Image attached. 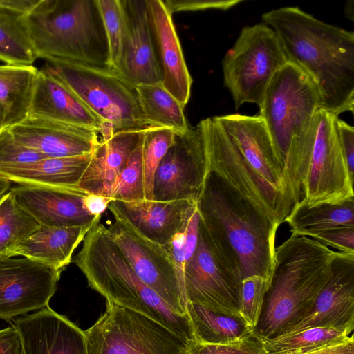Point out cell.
Wrapping results in <instances>:
<instances>
[{
    "label": "cell",
    "instance_id": "cell-8",
    "mask_svg": "<svg viewBox=\"0 0 354 354\" xmlns=\"http://www.w3.org/2000/svg\"><path fill=\"white\" fill-rule=\"evenodd\" d=\"M287 62L271 27L263 22L244 27L222 62L224 85L235 108L246 102L259 107L271 80Z\"/></svg>",
    "mask_w": 354,
    "mask_h": 354
},
{
    "label": "cell",
    "instance_id": "cell-46",
    "mask_svg": "<svg viewBox=\"0 0 354 354\" xmlns=\"http://www.w3.org/2000/svg\"><path fill=\"white\" fill-rule=\"evenodd\" d=\"M111 201L110 198L88 194L84 199V205L90 214L95 216H101L102 213L108 207Z\"/></svg>",
    "mask_w": 354,
    "mask_h": 354
},
{
    "label": "cell",
    "instance_id": "cell-15",
    "mask_svg": "<svg viewBox=\"0 0 354 354\" xmlns=\"http://www.w3.org/2000/svg\"><path fill=\"white\" fill-rule=\"evenodd\" d=\"M61 272L26 257L0 256V318L10 322L48 306Z\"/></svg>",
    "mask_w": 354,
    "mask_h": 354
},
{
    "label": "cell",
    "instance_id": "cell-24",
    "mask_svg": "<svg viewBox=\"0 0 354 354\" xmlns=\"http://www.w3.org/2000/svg\"><path fill=\"white\" fill-rule=\"evenodd\" d=\"M143 131H120L101 140L92 152L78 187L87 194L111 198L121 171L142 140Z\"/></svg>",
    "mask_w": 354,
    "mask_h": 354
},
{
    "label": "cell",
    "instance_id": "cell-41",
    "mask_svg": "<svg viewBox=\"0 0 354 354\" xmlns=\"http://www.w3.org/2000/svg\"><path fill=\"white\" fill-rule=\"evenodd\" d=\"M341 252L354 254V227H342L310 234L307 236Z\"/></svg>",
    "mask_w": 354,
    "mask_h": 354
},
{
    "label": "cell",
    "instance_id": "cell-7",
    "mask_svg": "<svg viewBox=\"0 0 354 354\" xmlns=\"http://www.w3.org/2000/svg\"><path fill=\"white\" fill-rule=\"evenodd\" d=\"M266 200L274 223L279 227L293 201L284 164L267 128L258 115L239 113L215 116Z\"/></svg>",
    "mask_w": 354,
    "mask_h": 354
},
{
    "label": "cell",
    "instance_id": "cell-44",
    "mask_svg": "<svg viewBox=\"0 0 354 354\" xmlns=\"http://www.w3.org/2000/svg\"><path fill=\"white\" fill-rule=\"evenodd\" d=\"M0 354H24L21 337L13 324L0 330Z\"/></svg>",
    "mask_w": 354,
    "mask_h": 354
},
{
    "label": "cell",
    "instance_id": "cell-3",
    "mask_svg": "<svg viewBox=\"0 0 354 354\" xmlns=\"http://www.w3.org/2000/svg\"><path fill=\"white\" fill-rule=\"evenodd\" d=\"M336 252L295 234L276 248L273 274L254 330L261 339L285 334L308 314L329 279Z\"/></svg>",
    "mask_w": 354,
    "mask_h": 354
},
{
    "label": "cell",
    "instance_id": "cell-26",
    "mask_svg": "<svg viewBox=\"0 0 354 354\" xmlns=\"http://www.w3.org/2000/svg\"><path fill=\"white\" fill-rule=\"evenodd\" d=\"M93 226L56 227L40 225L10 252L9 257L21 255L62 271L71 262L74 250Z\"/></svg>",
    "mask_w": 354,
    "mask_h": 354
},
{
    "label": "cell",
    "instance_id": "cell-38",
    "mask_svg": "<svg viewBox=\"0 0 354 354\" xmlns=\"http://www.w3.org/2000/svg\"><path fill=\"white\" fill-rule=\"evenodd\" d=\"M269 285L265 278L258 275L246 277L241 282L239 316L254 330L259 323Z\"/></svg>",
    "mask_w": 354,
    "mask_h": 354
},
{
    "label": "cell",
    "instance_id": "cell-12",
    "mask_svg": "<svg viewBox=\"0 0 354 354\" xmlns=\"http://www.w3.org/2000/svg\"><path fill=\"white\" fill-rule=\"evenodd\" d=\"M108 233L138 277L176 313L185 316L187 297L165 246L140 233L124 218L112 214Z\"/></svg>",
    "mask_w": 354,
    "mask_h": 354
},
{
    "label": "cell",
    "instance_id": "cell-27",
    "mask_svg": "<svg viewBox=\"0 0 354 354\" xmlns=\"http://www.w3.org/2000/svg\"><path fill=\"white\" fill-rule=\"evenodd\" d=\"M38 71L34 66L0 65V118L3 128H10L28 115Z\"/></svg>",
    "mask_w": 354,
    "mask_h": 354
},
{
    "label": "cell",
    "instance_id": "cell-23",
    "mask_svg": "<svg viewBox=\"0 0 354 354\" xmlns=\"http://www.w3.org/2000/svg\"><path fill=\"white\" fill-rule=\"evenodd\" d=\"M195 201L142 200L111 201L108 209L131 223L149 240L165 246L182 227L187 212Z\"/></svg>",
    "mask_w": 354,
    "mask_h": 354
},
{
    "label": "cell",
    "instance_id": "cell-33",
    "mask_svg": "<svg viewBox=\"0 0 354 354\" xmlns=\"http://www.w3.org/2000/svg\"><path fill=\"white\" fill-rule=\"evenodd\" d=\"M353 332L346 328L313 327L262 340L269 354H304L345 339Z\"/></svg>",
    "mask_w": 354,
    "mask_h": 354
},
{
    "label": "cell",
    "instance_id": "cell-34",
    "mask_svg": "<svg viewBox=\"0 0 354 354\" xmlns=\"http://www.w3.org/2000/svg\"><path fill=\"white\" fill-rule=\"evenodd\" d=\"M176 131L167 127H151L142 138L145 200L153 201V183L156 169L173 143Z\"/></svg>",
    "mask_w": 354,
    "mask_h": 354
},
{
    "label": "cell",
    "instance_id": "cell-30",
    "mask_svg": "<svg viewBox=\"0 0 354 354\" xmlns=\"http://www.w3.org/2000/svg\"><path fill=\"white\" fill-rule=\"evenodd\" d=\"M143 115L151 127H167L176 132L189 127L184 106L160 84L136 85Z\"/></svg>",
    "mask_w": 354,
    "mask_h": 354
},
{
    "label": "cell",
    "instance_id": "cell-16",
    "mask_svg": "<svg viewBox=\"0 0 354 354\" xmlns=\"http://www.w3.org/2000/svg\"><path fill=\"white\" fill-rule=\"evenodd\" d=\"M313 327L346 328L353 331L354 254L336 252L329 279L310 311L282 335Z\"/></svg>",
    "mask_w": 354,
    "mask_h": 354
},
{
    "label": "cell",
    "instance_id": "cell-10",
    "mask_svg": "<svg viewBox=\"0 0 354 354\" xmlns=\"http://www.w3.org/2000/svg\"><path fill=\"white\" fill-rule=\"evenodd\" d=\"M337 117L319 108L301 132L308 156L301 200L309 207L354 197L353 181L336 129Z\"/></svg>",
    "mask_w": 354,
    "mask_h": 354
},
{
    "label": "cell",
    "instance_id": "cell-4",
    "mask_svg": "<svg viewBox=\"0 0 354 354\" xmlns=\"http://www.w3.org/2000/svg\"><path fill=\"white\" fill-rule=\"evenodd\" d=\"M74 262L88 286L106 301L146 315L180 336L196 342L188 315L175 313L138 277L104 225L98 223L87 232Z\"/></svg>",
    "mask_w": 354,
    "mask_h": 354
},
{
    "label": "cell",
    "instance_id": "cell-29",
    "mask_svg": "<svg viewBox=\"0 0 354 354\" xmlns=\"http://www.w3.org/2000/svg\"><path fill=\"white\" fill-rule=\"evenodd\" d=\"M187 315L196 341L211 344H227L250 337L254 330L238 316L215 313L187 302Z\"/></svg>",
    "mask_w": 354,
    "mask_h": 354
},
{
    "label": "cell",
    "instance_id": "cell-42",
    "mask_svg": "<svg viewBox=\"0 0 354 354\" xmlns=\"http://www.w3.org/2000/svg\"><path fill=\"white\" fill-rule=\"evenodd\" d=\"M241 0H167L163 1L172 15L180 11H197L207 9L226 10L241 3Z\"/></svg>",
    "mask_w": 354,
    "mask_h": 354
},
{
    "label": "cell",
    "instance_id": "cell-20",
    "mask_svg": "<svg viewBox=\"0 0 354 354\" xmlns=\"http://www.w3.org/2000/svg\"><path fill=\"white\" fill-rule=\"evenodd\" d=\"M24 354H87L84 331L49 306L14 319Z\"/></svg>",
    "mask_w": 354,
    "mask_h": 354
},
{
    "label": "cell",
    "instance_id": "cell-47",
    "mask_svg": "<svg viewBox=\"0 0 354 354\" xmlns=\"http://www.w3.org/2000/svg\"><path fill=\"white\" fill-rule=\"evenodd\" d=\"M38 1L39 0H0V10L26 15Z\"/></svg>",
    "mask_w": 354,
    "mask_h": 354
},
{
    "label": "cell",
    "instance_id": "cell-5",
    "mask_svg": "<svg viewBox=\"0 0 354 354\" xmlns=\"http://www.w3.org/2000/svg\"><path fill=\"white\" fill-rule=\"evenodd\" d=\"M26 21L37 58L108 67L106 41L95 0H39Z\"/></svg>",
    "mask_w": 354,
    "mask_h": 354
},
{
    "label": "cell",
    "instance_id": "cell-22",
    "mask_svg": "<svg viewBox=\"0 0 354 354\" xmlns=\"http://www.w3.org/2000/svg\"><path fill=\"white\" fill-rule=\"evenodd\" d=\"M160 56L162 85L185 106L191 93L192 77L187 69L171 14L162 0H146Z\"/></svg>",
    "mask_w": 354,
    "mask_h": 354
},
{
    "label": "cell",
    "instance_id": "cell-35",
    "mask_svg": "<svg viewBox=\"0 0 354 354\" xmlns=\"http://www.w3.org/2000/svg\"><path fill=\"white\" fill-rule=\"evenodd\" d=\"M200 215L196 201L189 207L180 230L165 246L175 267L179 282L185 289V268L198 243Z\"/></svg>",
    "mask_w": 354,
    "mask_h": 354
},
{
    "label": "cell",
    "instance_id": "cell-28",
    "mask_svg": "<svg viewBox=\"0 0 354 354\" xmlns=\"http://www.w3.org/2000/svg\"><path fill=\"white\" fill-rule=\"evenodd\" d=\"M291 234H308L342 227H354V197L337 203L309 207L301 199L295 203L285 221Z\"/></svg>",
    "mask_w": 354,
    "mask_h": 354
},
{
    "label": "cell",
    "instance_id": "cell-9",
    "mask_svg": "<svg viewBox=\"0 0 354 354\" xmlns=\"http://www.w3.org/2000/svg\"><path fill=\"white\" fill-rule=\"evenodd\" d=\"M87 354H191V342L158 322L106 301L103 315L84 331Z\"/></svg>",
    "mask_w": 354,
    "mask_h": 354
},
{
    "label": "cell",
    "instance_id": "cell-39",
    "mask_svg": "<svg viewBox=\"0 0 354 354\" xmlns=\"http://www.w3.org/2000/svg\"><path fill=\"white\" fill-rule=\"evenodd\" d=\"M191 354H269L263 340L254 332L240 342L227 344H211L196 342Z\"/></svg>",
    "mask_w": 354,
    "mask_h": 354
},
{
    "label": "cell",
    "instance_id": "cell-6",
    "mask_svg": "<svg viewBox=\"0 0 354 354\" xmlns=\"http://www.w3.org/2000/svg\"><path fill=\"white\" fill-rule=\"evenodd\" d=\"M41 68L62 82L97 115L110 136L151 128L142 111L136 85L118 71L59 59L46 60Z\"/></svg>",
    "mask_w": 354,
    "mask_h": 354
},
{
    "label": "cell",
    "instance_id": "cell-25",
    "mask_svg": "<svg viewBox=\"0 0 354 354\" xmlns=\"http://www.w3.org/2000/svg\"><path fill=\"white\" fill-rule=\"evenodd\" d=\"M91 154L45 158L25 163L0 164V176L19 185L78 187Z\"/></svg>",
    "mask_w": 354,
    "mask_h": 354
},
{
    "label": "cell",
    "instance_id": "cell-1",
    "mask_svg": "<svg viewBox=\"0 0 354 354\" xmlns=\"http://www.w3.org/2000/svg\"><path fill=\"white\" fill-rule=\"evenodd\" d=\"M277 35L287 62L317 88L322 109L335 116L354 109V33L324 22L299 7L262 15Z\"/></svg>",
    "mask_w": 354,
    "mask_h": 354
},
{
    "label": "cell",
    "instance_id": "cell-50",
    "mask_svg": "<svg viewBox=\"0 0 354 354\" xmlns=\"http://www.w3.org/2000/svg\"><path fill=\"white\" fill-rule=\"evenodd\" d=\"M2 129H3V125H2V121H1V118H0V131H1Z\"/></svg>",
    "mask_w": 354,
    "mask_h": 354
},
{
    "label": "cell",
    "instance_id": "cell-49",
    "mask_svg": "<svg viewBox=\"0 0 354 354\" xmlns=\"http://www.w3.org/2000/svg\"><path fill=\"white\" fill-rule=\"evenodd\" d=\"M353 1H348L344 7L346 16L352 21H353Z\"/></svg>",
    "mask_w": 354,
    "mask_h": 354
},
{
    "label": "cell",
    "instance_id": "cell-19",
    "mask_svg": "<svg viewBox=\"0 0 354 354\" xmlns=\"http://www.w3.org/2000/svg\"><path fill=\"white\" fill-rule=\"evenodd\" d=\"M10 190L21 206L42 225H95L101 218L87 211L84 199L88 194L79 187L20 185Z\"/></svg>",
    "mask_w": 354,
    "mask_h": 354
},
{
    "label": "cell",
    "instance_id": "cell-31",
    "mask_svg": "<svg viewBox=\"0 0 354 354\" xmlns=\"http://www.w3.org/2000/svg\"><path fill=\"white\" fill-rule=\"evenodd\" d=\"M37 59L26 15L0 10V61L10 65L32 66Z\"/></svg>",
    "mask_w": 354,
    "mask_h": 354
},
{
    "label": "cell",
    "instance_id": "cell-36",
    "mask_svg": "<svg viewBox=\"0 0 354 354\" xmlns=\"http://www.w3.org/2000/svg\"><path fill=\"white\" fill-rule=\"evenodd\" d=\"M106 37L108 67L116 70L122 54L124 22L121 0H95Z\"/></svg>",
    "mask_w": 354,
    "mask_h": 354
},
{
    "label": "cell",
    "instance_id": "cell-48",
    "mask_svg": "<svg viewBox=\"0 0 354 354\" xmlns=\"http://www.w3.org/2000/svg\"><path fill=\"white\" fill-rule=\"evenodd\" d=\"M11 181L0 176V198L9 189Z\"/></svg>",
    "mask_w": 354,
    "mask_h": 354
},
{
    "label": "cell",
    "instance_id": "cell-14",
    "mask_svg": "<svg viewBox=\"0 0 354 354\" xmlns=\"http://www.w3.org/2000/svg\"><path fill=\"white\" fill-rule=\"evenodd\" d=\"M187 302L239 316L241 282L213 250L201 222L196 250L185 268Z\"/></svg>",
    "mask_w": 354,
    "mask_h": 354
},
{
    "label": "cell",
    "instance_id": "cell-37",
    "mask_svg": "<svg viewBox=\"0 0 354 354\" xmlns=\"http://www.w3.org/2000/svg\"><path fill=\"white\" fill-rule=\"evenodd\" d=\"M111 198L112 201L124 202L145 200L142 140L133 150L121 171Z\"/></svg>",
    "mask_w": 354,
    "mask_h": 354
},
{
    "label": "cell",
    "instance_id": "cell-32",
    "mask_svg": "<svg viewBox=\"0 0 354 354\" xmlns=\"http://www.w3.org/2000/svg\"><path fill=\"white\" fill-rule=\"evenodd\" d=\"M40 224L17 202L10 190L0 198V256L10 252L30 236Z\"/></svg>",
    "mask_w": 354,
    "mask_h": 354
},
{
    "label": "cell",
    "instance_id": "cell-45",
    "mask_svg": "<svg viewBox=\"0 0 354 354\" xmlns=\"http://www.w3.org/2000/svg\"><path fill=\"white\" fill-rule=\"evenodd\" d=\"M304 354H354L353 335L348 338Z\"/></svg>",
    "mask_w": 354,
    "mask_h": 354
},
{
    "label": "cell",
    "instance_id": "cell-18",
    "mask_svg": "<svg viewBox=\"0 0 354 354\" xmlns=\"http://www.w3.org/2000/svg\"><path fill=\"white\" fill-rule=\"evenodd\" d=\"M8 129L20 143L48 158L89 154L101 140L94 129L32 115Z\"/></svg>",
    "mask_w": 354,
    "mask_h": 354
},
{
    "label": "cell",
    "instance_id": "cell-17",
    "mask_svg": "<svg viewBox=\"0 0 354 354\" xmlns=\"http://www.w3.org/2000/svg\"><path fill=\"white\" fill-rule=\"evenodd\" d=\"M124 35L116 68L134 85L162 83V71L156 53L146 0H121Z\"/></svg>",
    "mask_w": 354,
    "mask_h": 354
},
{
    "label": "cell",
    "instance_id": "cell-43",
    "mask_svg": "<svg viewBox=\"0 0 354 354\" xmlns=\"http://www.w3.org/2000/svg\"><path fill=\"white\" fill-rule=\"evenodd\" d=\"M335 126L350 177L354 181V128L339 117Z\"/></svg>",
    "mask_w": 354,
    "mask_h": 354
},
{
    "label": "cell",
    "instance_id": "cell-21",
    "mask_svg": "<svg viewBox=\"0 0 354 354\" xmlns=\"http://www.w3.org/2000/svg\"><path fill=\"white\" fill-rule=\"evenodd\" d=\"M28 115L94 129L102 140L110 136L103 120L55 77L41 68L36 77Z\"/></svg>",
    "mask_w": 354,
    "mask_h": 354
},
{
    "label": "cell",
    "instance_id": "cell-11",
    "mask_svg": "<svg viewBox=\"0 0 354 354\" xmlns=\"http://www.w3.org/2000/svg\"><path fill=\"white\" fill-rule=\"evenodd\" d=\"M321 106L317 88L293 64L287 62L271 80L259 107V115L284 167L292 142Z\"/></svg>",
    "mask_w": 354,
    "mask_h": 354
},
{
    "label": "cell",
    "instance_id": "cell-40",
    "mask_svg": "<svg viewBox=\"0 0 354 354\" xmlns=\"http://www.w3.org/2000/svg\"><path fill=\"white\" fill-rule=\"evenodd\" d=\"M45 158L48 157L17 140L8 128L0 131V164L25 163Z\"/></svg>",
    "mask_w": 354,
    "mask_h": 354
},
{
    "label": "cell",
    "instance_id": "cell-13",
    "mask_svg": "<svg viewBox=\"0 0 354 354\" xmlns=\"http://www.w3.org/2000/svg\"><path fill=\"white\" fill-rule=\"evenodd\" d=\"M209 174L203 120L176 132L154 177L153 201H196Z\"/></svg>",
    "mask_w": 354,
    "mask_h": 354
},
{
    "label": "cell",
    "instance_id": "cell-2",
    "mask_svg": "<svg viewBox=\"0 0 354 354\" xmlns=\"http://www.w3.org/2000/svg\"><path fill=\"white\" fill-rule=\"evenodd\" d=\"M196 203L213 250L237 280L258 275L270 284L279 227L213 173Z\"/></svg>",
    "mask_w": 354,
    "mask_h": 354
}]
</instances>
